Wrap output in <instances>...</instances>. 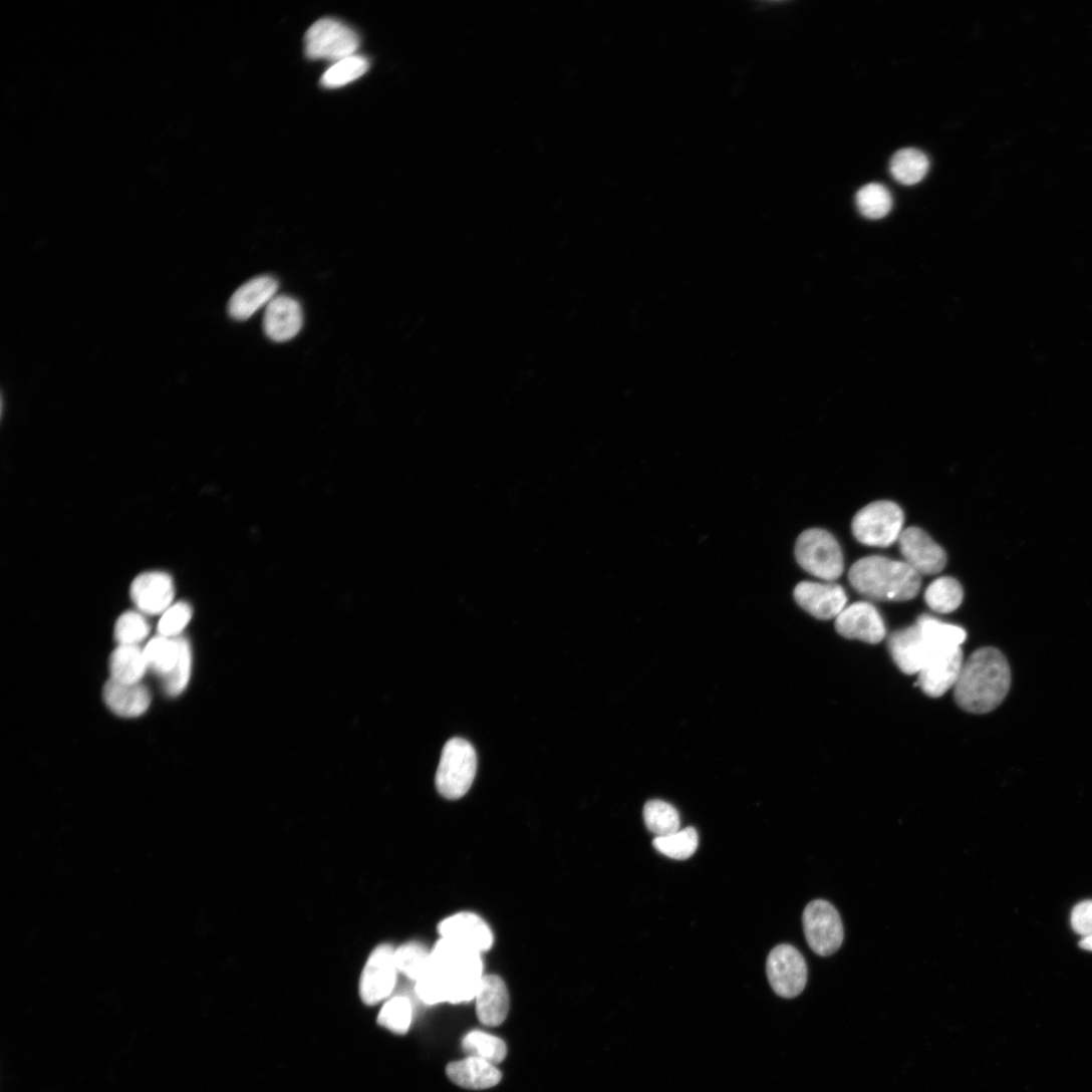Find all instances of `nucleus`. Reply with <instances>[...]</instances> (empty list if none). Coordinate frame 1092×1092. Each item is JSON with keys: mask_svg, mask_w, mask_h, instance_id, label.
I'll return each mask as SVG.
<instances>
[{"mask_svg": "<svg viewBox=\"0 0 1092 1092\" xmlns=\"http://www.w3.org/2000/svg\"><path fill=\"white\" fill-rule=\"evenodd\" d=\"M853 588L877 601H908L917 596L921 578L909 565L883 557H868L849 572Z\"/></svg>", "mask_w": 1092, "mask_h": 1092, "instance_id": "obj_3", "label": "nucleus"}, {"mask_svg": "<svg viewBox=\"0 0 1092 1092\" xmlns=\"http://www.w3.org/2000/svg\"><path fill=\"white\" fill-rule=\"evenodd\" d=\"M836 629L845 638L876 644L884 639L886 628L879 611L868 602H858L836 618Z\"/></svg>", "mask_w": 1092, "mask_h": 1092, "instance_id": "obj_15", "label": "nucleus"}, {"mask_svg": "<svg viewBox=\"0 0 1092 1092\" xmlns=\"http://www.w3.org/2000/svg\"><path fill=\"white\" fill-rule=\"evenodd\" d=\"M699 843L698 831L688 828L668 836L655 837L652 845L657 852L670 859L688 860L696 854Z\"/></svg>", "mask_w": 1092, "mask_h": 1092, "instance_id": "obj_30", "label": "nucleus"}, {"mask_svg": "<svg viewBox=\"0 0 1092 1092\" xmlns=\"http://www.w3.org/2000/svg\"><path fill=\"white\" fill-rule=\"evenodd\" d=\"M181 654L176 667L164 678V689L169 697L181 696L189 686L192 673V648L188 639L179 636Z\"/></svg>", "mask_w": 1092, "mask_h": 1092, "instance_id": "obj_35", "label": "nucleus"}, {"mask_svg": "<svg viewBox=\"0 0 1092 1092\" xmlns=\"http://www.w3.org/2000/svg\"><path fill=\"white\" fill-rule=\"evenodd\" d=\"M304 314L300 303L289 296H277L265 309L263 330L275 342L294 339L302 330Z\"/></svg>", "mask_w": 1092, "mask_h": 1092, "instance_id": "obj_17", "label": "nucleus"}, {"mask_svg": "<svg viewBox=\"0 0 1092 1092\" xmlns=\"http://www.w3.org/2000/svg\"><path fill=\"white\" fill-rule=\"evenodd\" d=\"M888 647L894 662L906 674L918 673L931 657L917 624L892 633Z\"/></svg>", "mask_w": 1092, "mask_h": 1092, "instance_id": "obj_18", "label": "nucleus"}, {"mask_svg": "<svg viewBox=\"0 0 1092 1092\" xmlns=\"http://www.w3.org/2000/svg\"><path fill=\"white\" fill-rule=\"evenodd\" d=\"M149 667L162 677L168 675L176 667L181 645L178 637L159 635L152 639L145 648Z\"/></svg>", "mask_w": 1092, "mask_h": 1092, "instance_id": "obj_28", "label": "nucleus"}, {"mask_svg": "<svg viewBox=\"0 0 1092 1092\" xmlns=\"http://www.w3.org/2000/svg\"><path fill=\"white\" fill-rule=\"evenodd\" d=\"M964 597L962 584L950 577L936 579L927 587L924 594L928 607L941 614L958 610L964 602Z\"/></svg>", "mask_w": 1092, "mask_h": 1092, "instance_id": "obj_26", "label": "nucleus"}, {"mask_svg": "<svg viewBox=\"0 0 1092 1092\" xmlns=\"http://www.w3.org/2000/svg\"><path fill=\"white\" fill-rule=\"evenodd\" d=\"M394 961L398 974L418 983L430 969L431 950L419 941L405 942L395 948Z\"/></svg>", "mask_w": 1092, "mask_h": 1092, "instance_id": "obj_27", "label": "nucleus"}, {"mask_svg": "<svg viewBox=\"0 0 1092 1092\" xmlns=\"http://www.w3.org/2000/svg\"><path fill=\"white\" fill-rule=\"evenodd\" d=\"M279 283L269 276L256 277L242 285L231 297L228 313L236 321L250 319L277 297Z\"/></svg>", "mask_w": 1092, "mask_h": 1092, "instance_id": "obj_19", "label": "nucleus"}, {"mask_svg": "<svg viewBox=\"0 0 1092 1092\" xmlns=\"http://www.w3.org/2000/svg\"><path fill=\"white\" fill-rule=\"evenodd\" d=\"M1071 925L1082 937L1092 935V900H1084L1072 910Z\"/></svg>", "mask_w": 1092, "mask_h": 1092, "instance_id": "obj_38", "label": "nucleus"}, {"mask_svg": "<svg viewBox=\"0 0 1092 1092\" xmlns=\"http://www.w3.org/2000/svg\"><path fill=\"white\" fill-rule=\"evenodd\" d=\"M643 819L647 830L656 837H664L679 831L680 819L677 810L662 800H650L643 808Z\"/></svg>", "mask_w": 1092, "mask_h": 1092, "instance_id": "obj_29", "label": "nucleus"}, {"mask_svg": "<svg viewBox=\"0 0 1092 1092\" xmlns=\"http://www.w3.org/2000/svg\"><path fill=\"white\" fill-rule=\"evenodd\" d=\"M447 1074L455 1084L472 1090L492 1088L502 1079L496 1065L471 1056L449 1064Z\"/></svg>", "mask_w": 1092, "mask_h": 1092, "instance_id": "obj_22", "label": "nucleus"}, {"mask_svg": "<svg viewBox=\"0 0 1092 1092\" xmlns=\"http://www.w3.org/2000/svg\"><path fill=\"white\" fill-rule=\"evenodd\" d=\"M964 664L962 647L936 653L918 672V686L927 697L940 698L958 685Z\"/></svg>", "mask_w": 1092, "mask_h": 1092, "instance_id": "obj_13", "label": "nucleus"}, {"mask_svg": "<svg viewBox=\"0 0 1092 1092\" xmlns=\"http://www.w3.org/2000/svg\"><path fill=\"white\" fill-rule=\"evenodd\" d=\"M804 934L810 948L817 954L835 953L844 941V926L836 907L827 900L816 899L804 909Z\"/></svg>", "mask_w": 1092, "mask_h": 1092, "instance_id": "obj_8", "label": "nucleus"}, {"mask_svg": "<svg viewBox=\"0 0 1092 1092\" xmlns=\"http://www.w3.org/2000/svg\"><path fill=\"white\" fill-rule=\"evenodd\" d=\"M193 617V609L186 602L172 605L163 615L159 631L167 637H178Z\"/></svg>", "mask_w": 1092, "mask_h": 1092, "instance_id": "obj_37", "label": "nucleus"}, {"mask_svg": "<svg viewBox=\"0 0 1092 1092\" xmlns=\"http://www.w3.org/2000/svg\"><path fill=\"white\" fill-rule=\"evenodd\" d=\"M151 633L147 618L134 611L119 616L114 626V638L118 644H139Z\"/></svg>", "mask_w": 1092, "mask_h": 1092, "instance_id": "obj_36", "label": "nucleus"}, {"mask_svg": "<svg viewBox=\"0 0 1092 1092\" xmlns=\"http://www.w3.org/2000/svg\"><path fill=\"white\" fill-rule=\"evenodd\" d=\"M929 161L927 157L914 149L897 152L890 162L892 178L902 186H915L927 175Z\"/></svg>", "mask_w": 1092, "mask_h": 1092, "instance_id": "obj_25", "label": "nucleus"}, {"mask_svg": "<svg viewBox=\"0 0 1092 1092\" xmlns=\"http://www.w3.org/2000/svg\"><path fill=\"white\" fill-rule=\"evenodd\" d=\"M799 566L810 575L834 582L844 573L841 546L833 534L812 528L802 532L795 545Z\"/></svg>", "mask_w": 1092, "mask_h": 1092, "instance_id": "obj_4", "label": "nucleus"}, {"mask_svg": "<svg viewBox=\"0 0 1092 1092\" xmlns=\"http://www.w3.org/2000/svg\"><path fill=\"white\" fill-rule=\"evenodd\" d=\"M369 69L366 58L352 55L335 62L322 76L321 84L326 88L345 86L363 76Z\"/></svg>", "mask_w": 1092, "mask_h": 1092, "instance_id": "obj_33", "label": "nucleus"}, {"mask_svg": "<svg viewBox=\"0 0 1092 1092\" xmlns=\"http://www.w3.org/2000/svg\"><path fill=\"white\" fill-rule=\"evenodd\" d=\"M414 1007L404 997L390 999L380 1010L377 1023L397 1035H404L413 1024Z\"/></svg>", "mask_w": 1092, "mask_h": 1092, "instance_id": "obj_34", "label": "nucleus"}, {"mask_svg": "<svg viewBox=\"0 0 1092 1092\" xmlns=\"http://www.w3.org/2000/svg\"><path fill=\"white\" fill-rule=\"evenodd\" d=\"M475 1000L478 1019L484 1026L498 1027L507 1019L510 999L501 978L484 976Z\"/></svg>", "mask_w": 1092, "mask_h": 1092, "instance_id": "obj_21", "label": "nucleus"}, {"mask_svg": "<svg viewBox=\"0 0 1092 1092\" xmlns=\"http://www.w3.org/2000/svg\"><path fill=\"white\" fill-rule=\"evenodd\" d=\"M903 523L904 514L897 504L877 501L855 515L852 530L859 542L877 548H888L898 540Z\"/></svg>", "mask_w": 1092, "mask_h": 1092, "instance_id": "obj_6", "label": "nucleus"}, {"mask_svg": "<svg viewBox=\"0 0 1092 1092\" xmlns=\"http://www.w3.org/2000/svg\"><path fill=\"white\" fill-rule=\"evenodd\" d=\"M1079 945L1083 949L1092 951V935L1082 937V939L1079 942Z\"/></svg>", "mask_w": 1092, "mask_h": 1092, "instance_id": "obj_39", "label": "nucleus"}, {"mask_svg": "<svg viewBox=\"0 0 1092 1092\" xmlns=\"http://www.w3.org/2000/svg\"><path fill=\"white\" fill-rule=\"evenodd\" d=\"M856 203L859 212L871 220L885 218L893 206L890 192L880 184L864 186L856 196Z\"/></svg>", "mask_w": 1092, "mask_h": 1092, "instance_id": "obj_32", "label": "nucleus"}, {"mask_svg": "<svg viewBox=\"0 0 1092 1092\" xmlns=\"http://www.w3.org/2000/svg\"><path fill=\"white\" fill-rule=\"evenodd\" d=\"M1011 682V667L1005 654L995 647H983L965 662L953 689L954 701L968 713L986 715L1003 704Z\"/></svg>", "mask_w": 1092, "mask_h": 1092, "instance_id": "obj_2", "label": "nucleus"}, {"mask_svg": "<svg viewBox=\"0 0 1092 1092\" xmlns=\"http://www.w3.org/2000/svg\"><path fill=\"white\" fill-rule=\"evenodd\" d=\"M149 668L145 649L139 644H119L109 658L110 677L125 685L141 682Z\"/></svg>", "mask_w": 1092, "mask_h": 1092, "instance_id": "obj_23", "label": "nucleus"}, {"mask_svg": "<svg viewBox=\"0 0 1092 1092\" xmlns=\"http://www.w3.org/2000/svg\"><path fill=\"white\" fill-rule=\"evenodd\" d=\"M439 931L441 938L480 953L490 949L494 942L488 923L472 912H460L444 919Z\"/></svg>", "mask_w": 1092, "mask_h": 1092, "instance_id": "obj_14", "label": "nucleus"}, {"mask_svg": "<svg viewBox=\"0 0 1092 1092\" xmlns=\"http://www.w3.org/2000/svg\"><path fill=\"white\" fill-rule=\"evenodd\" d=\"M794 598L802 609L821 620L837 618L848 601L844 588L833 583L801 582L795 587Z\"/></svg>", "mask_w": 1092, "mask_h": 1092, "instance_id": "obj_12", "label": "nucleus"}, {"mask_svg": "<svg viewBox=\"0 0 1092 1092\" xmlns=\"http://www.w3.org/2000/svg\"><path fill=\"white\" fill-rule=\"evenodd\" d=\"M916 624L931 651V656L961 648L968 637L963 627L944 623L927 615L920 616Z\"/></svg>", "mask_w": 1092, "mask_h": 1092, "instance_id": "obj_24", "label": "nucleus"}, {"mask_svg": "<svg viewBox=\"0 0 1092 1092\" xmlns=\"http://www.w3.org/2000/svg\"><path fill=\"white\" fill-rule=\"evenodd\" d=\"M305 52L313 60L339 61L355 55L360 39L344 23L324 18L311 26L305 35Z\"/></svg>", "mask_w": 1092, "mask_h": 1092, "instance_id": "obj_7", "label": "nucleus"}, {"mask_svg": "<svg viewBox=\"0 0 1092 1092\" xmlns=\"http://www.w3.org/2000/svg\"><path fill=\"white\" fill-rule=\"evenodd\" d=\"M768 981L777 996L794 999L805 989L808 970L801 952L791 944L775 946L767 960Z\"/></svg>", "mask_w": 1092, "mask_h": 1092, "instance_id": "obj_9", "label": "nucleus"}, {"mask_svg": "<svg viewBox=\"0 0 1092 1092\" xmlns=\"http://www.w3.org/2000/svg\"><path fill=\"white\" fill-rule=\"evenodd\" d=\"M483 977L480 952L441 938L431 950L428 973L417 983V994L432 1006L472 1002Z\"/></svg>", "mask_w": 1092, "mask_h": 1092, "instance_id": "obj_1", "label": "nucleus"}, {"mask_svg": "<svg viewBox=\"0 0 1092 1092\" xmlns=\"http://www.w3.org/2000/svg\"><path fill=\"white\" fill-rule=\"evenodd\" d=\"M394 950L390 944L382 943L370 953L359 983V995L365 1005H377L392 994L398 974Z\"/></svg>", "mask_w": 1092, "mask_h": 1092, "instance_id": "obj_10", "label": "nucleus"}, {"mask_svg": "<svg viewBox=\"0 0 1092 1092\" xmlns=\"http://www.w3.org/2000/svg\"><path fill=\"white\" fill-rule=\"evenodd\" d=\"M898 542L905 563L920 576L937 575L944 569V551L922 529L909 527L902 530Z\"/></svg>", "mask_w": 1092, "mask_h": 1092, "instance_id": "obj_11", "label": "nucleus"}, {"mask_svg": "<svg viewBox=\"0 0 1092 1092\" xmlns=\"http://www.w3.org/2000/svg\"><path fill=\"white\" fill-rule=\"evenodd\" d=\"M477 765L472 744L461 738L449 741L443 750L436 778L439 792L451 800L464 797L474 783Z\"/></svg>", "mask_w": 1092, "mask_h": 1092, "instance_id": "obj_5", "label": "nucleus"}, {"mask_svg": "<svg viewBox=\"0 0 1092 1092\" xmlns=\"http://www.w3.org/2000/svg\"><path fill=\"white\" fill-rule=\"evenodd\" d=\"M102 697L110 712L121 718H136L145 715L153 701L149 689L142 682L125 685L111 677L105 682Z\"/></svg>", "mask_w": 1092, "mask_h": 1092, "instance_id": "obj_20", "label": "nucleus"}, {"mask_svg": "<svg viewBox=\"0 0 1092 1092\" xmlns=\"http://www.w3.org/2000/svg\"><path fill=\"white\" fill-rule=\"evenodd\" d=\"M172 577L163 572H148L136 577L130 586V598L146 614L165 613L175 599Z\"/></svg>", "mask_w": 1092, "mask_h": 1092, "instance_id": "obj_16", "label": "nucleus"}, {"mask_svg": "<svg viewBox=\"0 0 1092 1092\" xmlns=\"http://www.w3.org/2000/svg\"><path fill=\"white\" fill-rule=\"evenodd\" d=\"M463 1049L471 1057H477L494 1065L504 1061L507 1047L503 1040L481 1031L469 1033L463 1040Z\"/></svg>", "mask_w": 1092, "mask_h": 1092, "instance_id": "obj_31", "label": "nucleus"}]
</instances>
